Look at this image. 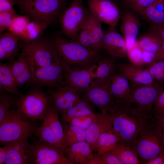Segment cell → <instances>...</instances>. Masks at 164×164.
I'll list each match as a JSON object with an SVG mask.
<instances>
[{
    "instance_id": "obj_1",
    "label": "cell",
    "mask_w": 164,
    "mask_h": 164,
    "mask_svg": "<svg viewBox=\"0 0 164 164\" xmlns=\"http://www.w3.org/2000/svg\"><path fill=\"white\" fill-rule=\"evenodd\" d=\"M112 128L120 142L130 146L140 132L148 125L156 122L152 112L116 100L109 112Z\"/></svg>"
},
{
    "instance_id": "obj_2",
    "label": "cell",
    "mask_w": 164,
    "mask_h": 164,
    "mask_svg": "<svg viewBox=\"0 0 164 164\" xmlns=\"http://www.w3.org/2000/svg\"><path fill=\"white\" fill-rule=\"evenodd\" d=\"M52 41L60 59L72 67H89L102 58L101 52L62 35L56 36Z\"/></svg>"
},
{
    "instance_id": "obj_3",
    "label": "cell",
    "mask_w": 164,
    "mask_h": 164,
    "mask_svg": "<svg viewBox=\"0 0 164 164\" xmlns=\"http://www.w3.org/2000/svg\"><path fill=\"white\" fill-rule=\"evenodd\" d=\"M130 146L146 164L164 151V135L156 122L145 127Z\"/></svg>"
},
{
    "instance_id": "obj_4",
    "label": "cell",
    "mask_w": 164,
    "mask_h": 164,
    "mask_svg": "<svg viewBox=\"0 0 164 164\" xmlns=\"http://www.w3.org/2000/svg\"><path fill=\"white\" fill-rule=\"evenodd\" d=\"M20 11L32 21L48 26L59 18L66 5V0H15Z\"/></svg>"
},
{
    "instance_id": "obj_5",
    "label": "cell",
    "mask_w": 164,
    "mask_h": 164,
    "mask_svg": "<svg viewBox=\"0 0 164 164\" xmlns=\"http://www.w3.org/2000/svg\"><path fill=\"white\" fill-rule=\"evenodd\" d=\"M24 117L16 108L10 110L0 123V142L3 145L28 139L37 127L33 122Z\"/></svg>"
},
{
    "instance_id": "obj_6",
    "label": "cell",
    "mask_w": 164,
    "mask_h": 164,
    "mask_svg": "<svg viewBox=\"0 0 164 164\" xmlns=\"http://www.w3.org/2000/svg\"><path fill=\"white\" fill-rule=\"evenodd\" d=\"M19 47L35 70L48 66L58 57L52 40L41 36L31 41L21 42Z\"/></svg>"
},
{
    "instance_id": "obj_7",
    "label": "cell",
    "mask_w": 164,
    "mask_h": 164,
    "mask_svg": "<svg viewBox=\"0 0 164 164\" xmlns=\"http://www.w3.org/2000/svg\"><path fill=\"white\" fill-rule=\"evenodd\" d=\"M51 101L50 95L36 90L20 96L15 104L16 108L27 119L33 121H43Z\"/></svg>"
},
{
    "instance_id": "obj_8",
    "label": "cell",
    "mask_w": 164,
    "mask_h": 164,
    "mask_svg": "<svg viewBox=\"0 0 164 164\" xmlns=\"http://www.w3.org/2000/svg\"><path fill=\"white\" fill-rule=\"evenodd\" d=\"M90 13L83 0H73L59 17L62 33L67 38L76 40Z\"/></svg>"
},
{
    "instance_id": "obj_9",
    "label": "cell",
    "mask_w": 164,
    "mask_h": 164,
    "mask_svg": "<svg viewBox=\"0 0 164 164\" xmlns=\"http://www.w3.org/2000/svg\"><path fill=\"white\" fill-rule=\"evenodd\" d=\"M58 114L51 101L42 124L37 127L34 134L40 139L61 148L65 152L67 146Z\"/></svg>"
},
{
    "instance_id": "obj_10",
    "label": "cell",
    "mask_w": 164,
    "mask_h": 164,
    "mask_svg": "<svg viewBox=\"0 0 164 164\" xmlns=\"http://www.w3.org/2000/svg\"><path fill=\"white\" fill-rule=\"evenodd\" d=\"M112 78L93 80L81 94V98L91 102L102 113L110 112L116 101L110 90Z\"/></svg>"
},
{
    "instance_id": "obj_11",
    "label": "cell",
    "mask_w": 164,
    "mask_h": 164,
    "mask_svg": "<svg viewBox=\"0 0 164 164\" xmlns=\"http://www.w3.org/2000/svg\"><path fill=\"white\" fill-rule=\"evenodd\" d=\"M60 60L63 70V86L67 85L73 88L81 95L93 80L97 63L89 67L80 68L72 67Z\"/></svg>"
},
{
    "instance_id": "obj_12",
    "label": "cell",
    "mask_w": 164,
    "mask_h": 164,
    "mask_svg": "<svg viewBox=\"0 0 164 164\" xmlns=\"http://www.w3.org/2000/svg\"><path fill=\"white\" fill-rule=\"evenodd\" d=\"M34 164H72L60 148L39 139L32 145Z\"/></svg>"
},
{
    "instance_id": "obj_13",
    "label": "cell",
    "mask_w": 164,
    "mask_h": 164,
    "mask_svg": "<svg viewBox=\"0 0 164 164\" xmlns=\"http://www.w3.org/2000/svg\"><path fill=\"white\" fill-rule=\"evenodd\" d=\"M132 88L130 96L125 101L131 105L151 111H152L158 96L164 89L157 82L151 84L135 86Z\"/></svg>"
},
{
    "instance_id": "obj_14",
    "label": "cell",
    "mask_w": 164,
    "mask_h": 164,
    "mask_svg": "<svg viewBox=\"0 0 164 164\" xmlns=\"http://www.w3.org/2000/svg\"><path fill=\"white\" fill-rule=\"evenodd\" d=\"M88 8L97 19L109 26L115 27L121 15L116 5L110 0H87Z\"/></svg>"
},
{
    "instance_id": "obj_15",
    "label": "cell",
    "mask_w": 164,
    "mask_h": 164,
    "mask_svg": "<svg viewBox=\"0 0 164 164\" xmlns=\"http://www.w3.org/2000/svg\"><path fill=\"white\" fill-rule=\"evenodd\" d=\"M30 84L36 86L50 87L60 84L63 86V70L59 56L48 66L35 70Z\"/></svg>"
},
{
    "instance_id": "obj_16",
    "label": "cell",
    "mask_w": 164,
    "mask_h": 164,
    "mask_svg": "<svg viewBox=\"0 0 164 164\" xmlns=\"http://www.w3.org/2000/svg\"><path fill=\"white\" fill-rule=\"evenodd\" d=\"M27 139L21 140L4 145L7 155L5 164H32V145Z\"/></svg>"
},
{
    "instance_id": "obj_17",
    "label": "cell",
    "mask_w": 164,
    "mask_h": 164,
    "mask_svg": "<svg viewBox=\"0 0 164 164\" xmlns=\"http://www.w3.org/2000/svg\"><path fill=\"white\" fill-rule=\"evenodd\" d=\"M48 93L54 107L61 114L74 106L81 98L75 89L67 85L63 86L55 91L49 90Z\"/></svg>"
},
{
    "instance_id": "obj_18",
    "label": "cell",
    "mask_w": 164,
    "mask_h": 164,
    "mask_svg": "<svg viewBox=\"0 0 164 164\" xmlns=\"http://www.w3.org/2000/svg\"><path fill=\"white\" fill-rule=\"evenodd\" d=\"M115 27L109 26L104 31L103 50L113 56L125 58L127 53L125 41Z\"/></svg>"
},
{
    "instance_id": "obj_19",
    "label": "cell",
    "mask_w": 164,
    "mask_h": 164,
    "mask_svg": "<svg viewBox=\"0 0 164 164\" xmlns=\"http://www.w3.org/2000/svg\"><path fill=\"white\" fill-rule=\"evenodd\" d=\"M112 127L109 112L96 113L94 119L86 130V141L93 150L98 138Z\"/></svg>"
},
{
    "instance_id": "obj_20",
    "label": "cell",
    "mask_w": 164,
    "mask_h": 164,
    "mask_svg": "<svg viewBox=\"0 0 164 164\" xmlns=\"http://www.w3.org/2000/svg\"><path fill=\"white\" fill-rule=\"evenodd\" d=\"M119 69L120 73L127 78L135 86L151 84L157 82L147 70L142 67L126 63L121 64Z\"/></svg>"
},
{
    "instance_id": "obj_21",
    "label": "cell",
    "mask_w": 164,
    "mask_h": 164,
    "mask_svg": "<svg viewBox=\"0 0 164 164\" xmlns=\"http://www.w3.org/2000/svg\"><path fill=\"white\" fill-rule=\"evenodd\" d=\"M121 18L120 29L128 50L136 43L140 26V22L136 16L130 12L124 13Z\"/></svg>"
},
{
    "instance_id": "obj_22",
    "label": "cell",
    "mask_w": 164,
    "mask_h": 164,
    "mask_svg": "<svg viewBox=\"0 0 164 164\" xmlns=\"http://www.w3.org/2000/svg\"><path fill=\"white\" fill-rule=\"evenodd\" d=\"M65 153L72 164H88L95 155L86 141L68 146Z\"/></svg>"
},
{
    "instance_id": "obj_23",
    "label": "cell",
    "mask_w": 164,
    "mask_h": 164,
    "mask_svg": "<svg viewBox=\"0 0 164 164\" xmlns=\"http://www.w3.org/2000/svg\"><path fill=\"white\" fill-rule=\"evenodd\" d=\"M129 81L120 73L113 75L110 88L111 93L115 100L126 101L132 89Z\"/></svg>"
},
{
    "instance_id": "obj_24",
    "label": "cell",
    "mask_w": 164,
    "mask_h": 164,
    "mask_svg": "<svg viewBox=\"0 0 164 164\" xmlns=\"http://www.w3.org/2000/svg\"><path fill=\"white\" fill-rule=\"evenodd\" d=\"M96 113L94 106L92 103L81 98L76 104L61 114V120L64 125L69 123L74 118Z\"/></svg>"
},
{
    "instance_id": "obj_25",
    "label": "cell",
    "mask_w": 164,
    "mask_h": 164,
    "mask_svg": "<svg viewBox=\"0 0 164 164\" xmlns=\"http://www.w3.org/2000/svg\"><path fill=\"white\" fill-rule=\"evenodd\" d=\"M139 15L150 25L164 23V0H156Z\"/></svg>"
},
{
    "instance_id": "obj_26",
    "label": "cell",
    "mask_w": 164,
    "mask_h": 164,
    "mask_svg": "<svg viewBox=\"0 0 164 164\" xmlns=\"http://www.w3.org/2000/svg\"><path fill=\"white\" fill-rule=\"evenodd\" d=\"M121 141L118 135L112 127L99 136L93 150V152L99 155L113 149Z\"/></svg>"
},
{
    "instance_id": "obj_27",
    "label": "cell",
    "mask_w": 164,
    "mask_h": 164,
    "mask_svg": "<svg viewBox=\"0 0 164 164\" xmlns=\"http://www.w3.org/2000/svg\"><path fill=\"white\" fill-rule=\"evenodd\" d=\"M122 164H139L141 162L135 151L130 146L120 141L111 151Z\"/></svg>"
},
{
    "instance_id": "obj_28",
    "label": "cell",
    "mask_w": 164,
    "mask_h": 164,
    "mask_svg": "<svg viewBox=\"0 0 164 164\" xmlns=\"http://www.w3.org/2000/svg\"><path fill=\"white\" fill-rule=\"evenodd\" d=\"M0 83L10 94L20 96L22 95L18 89L15 78L9 64L1 62L0 63Z\"/></svg>"
},
{
    "instance_id": "obj_29",
    "label": "cell",
    "mask_w": 164,
    "mask_h": 164,
    "mask_svg": "<svg viewBox=\"0 0 164 164\" xmlns=\"http://www.w3.org/2000/svg\"><path fill=\"white\" fill-rule=\"evenodd\" d=\"M48 26L37 21H30L26 27L19 36V40L28 42L35 40L40 36Z\"/></svg>"
},
{
    "instance_id": "obj_30",
    "label": "cell",
    "mask_w": 164,
    "mask_h": 164,
    "mask_svg": "<svg viewBox=\"0 0 164 164\" xmlns=\"http://www.w3.org/2000/svg\"><path fill=\"white\" fill-rule=\"evenodd\" d=\"M163 41L159 36L152 32L145 34L137 40L136 44L142 50L157 53Z\"/></svg>"
},
{
    "instance_id": "obj_31",
    "label": "cell",
    "mask_w": 164,
    "mask_h": 164,
    "mask_svg": "<svg viewBox=\"0 0 164 164\" xmlns=\"http://www.w3.org/2000/svg\"><path fill=\"white\" fill-rule=\"evenodd\" d=\"M94 74V79L107 80L114 75L115 64L113 60L109 57L102 58L97 63Z\"/></svg>"
},
{
    "instance_id": "obj_32",
    "label": "cell",
    "mask_w": 164,
    "mask_h": 164,
    "mask_svg": "<svg viewBox=\"0 0 164 164\" xmlns=\"http://www.w3.org/2000/svg\"><path fill=\"white\" fill-rule=\"evenodd\" d=\"M63 128L67 147L77 142L86 141V130L69 123L63 125Z\"/></svg>"
},
{
    "instance_id": "obj_33",
    "label": "cell",
    "mask_w": 164,
    "mask_h": 164,
    "mask_svg": "<svg viewBox=\"0 0 164 164\" xmlns=\"http://www.w3.org/2000/svg\"><path fill=\"white\" fill-rule=\"evenodd\" d=\"M102 23L94 16L90 32L92 49L100 52L104 50L103 42L104 31L102 29Z\"/></svg>"
},
{
    "instance_id": "obj_34",
    "label": "cell",
    "mask_w": 164,
    "mask_h": 164,
    "mask_svg": "<svg viewBox=\"0 0 164 164\" xmlns=\"http://www.w3.org/2000/svg\"><path fill=\"white\" fill-rule=\"evenodd\" d=\"M19 37L9 32L1 33L0 46L8 54L10 59L16 55L18 51Z\"/></svg>"
},
{
    "instance_id": "obj_35",
    "label": "cell",
    "mask_w": 164,
    "mask_h": 164,
    "mask_svg": "<svg viewBox=\"0 0 164 164\" xmlns=\"http://www.w3.org/2000/svg\"><path fill=\"white\" fill-rule=\"evenodd\" d=\"M94 18L93 15L90 13L82 26L76 40L84 46L92 49L90 32Z\"/></svg>"
},
{
    "instance_id": "obj_36",
    "label": "cell",
    "mask_w": 164,
    "mask_h": 164,
    "mask_svg": "<svg viewBox=\"0 0 164 164\" xmlns=\"http://www.w3.org/2000/svg\"><path fill=\"white\" fill-rule=\"evenodd\" d=\"M30 19L26 15H17L7 29L8 32L19 37L30 21Z\"/></svg>"
},
{
    "instance_id": "obj_37",
    "label": "cell",
    "mask_w": 164,
    "mask_h": 164,
    "mask_svg": "<svg viewBox=\"0 0 164 164\" xmlns=\"http://www.w3.org/2000/svg\"><path fill=\"white\" fill-rule=\"evenodd\" d=\"M12 94L5 93L0 94V123L5 118L10 111L11 106L15 104L16 99Z\"/></svg>"
},
{
    "instance_id": "obj_38",
    "label": "cell",
    "mask_w": 164,
    "mask_h": 164,
    "mask_svg": "<svg viewBox=\"0 0 164 164\" xmlns=\"http://www.w3.org/2000/svg\"><path fill=\"white\" fill-rule=\"evenodd\" d=\"M146 69L155 81L164 83V59L153 62Z\"/></svg>"
},
{
    "instance_id": "obj_39",
    "label": "cell",
    "mask_w": 164,
    "mask_h": 164,
    "mask_svg": "<svg viewBox=\"0 0 164 164\" xmlns=\"http://www.w3.org/2000/svg\"><path fill=\"white\" fill-rule=\"evenodd\" d=\"M127 56L131 64L140 67L145 66L143 60V50L136 44L127 50Z\"/></svg>"
},
{
    "instance_id": "obj_40",
    "label": "cell",
    "mask_w": 164,
    "mask_h": 164,
    "mask_svg": "<svg viewBox=\"0 0 164 164\" xmlns=\"http://www.w3.org/2000/svg\"><path fill=\"white\" fill-rule=\"evenodd\" d=\"M27 57L21 53L17 59L10 65H9L14 78L22 73L29 64Z\"/></svg>"
},
{
    "instance_id": "obj_41",
    "label": "cell",
    "mask_w": 164,
    "mask_h": 164,
    "mask_svg": "<svg viewBox=\"0 0 164 164\" xmlns=\"http://www.w3.org/2000/svg\"><path fill=\"white\" fill-rule=\"evenodd\" d=\"M34 70L33 67L29 62L22 73L15 78L17 87H20L25 84L30 83L33 77Z\"/></svg>"
},
{
    "instance_id": "obj_42",
    "label": "cell",
    "mask_w": 164,
    "mask_h": 164,
    "mask_svg": "<svg viewBox=\"0 0 164 164\" xmlns=\"http://www.w3.org/2000/svg\"><path fill=\"white\" fill-rule=\"evenodd\" d=\"M156 0H123L124 3L135 12L139 14Z\"/></svg>"
},
{
    "instance_id": "obj_43",
    "label": "cell",
    "mask_w": 164,
    "mask_h": 164,
    "mask_svg": "<svg viewBox=\"0 0 164 164\" xmlns=\"http://www.w3.org/2000/svg\"><path fill=\"white\" fill-rule=\"evenodd\" d=\"M96 113L74 118L69 123L80 129L86 130L93 121Z\"/></svg>"
},
{
    "instance_id": "obj_44",
    "label": "cell",
    "mask_w": 164,
    "mask_h": 164,
    "mask_svg": "<svg viewBox=\"0 0 164 164\" xmlns=\"http://www.w3.org/2000/svg\"><path fill=\"white\" fill-rule=\"evenodd\" d=\"M17 15L14 9L9 11L0 13V32L8 29L14 18Z\"/></svg>"
},
{
    "instance_id": "obj_45",
    "label": "cell",
    "mask_w": 164,
    "mask_h": 164,
    "mask_svg": "<svg viewBox=\"0 0 164 164\" xmlns=\"http://www.w3.org/2000/svg\"><path fill=\"white\" fill-rule=\"evenodd\" d=\"M152 111L154 116L164 113V89L160 92L156 99Z\"/></svg>"
},
{
    "instance_id": "obj_46",
    "label": "cell",
    "mask_w": 164,
    "mask_h": 164,
    "mask_svg": "<svg viewBox=\"0 0 164 164\" xmlns=\"http://www.w3.org/2000/svg\"><path fill=\"white\" fill-rule=\"evenodd\" d=\"M98 156L102 164H122L116 156L109 152Z\"/></svg>"
},
{
    "instance_id": "obj_47",
    "label": "cell",
    "mask_w": 164,
    "mask_h": 164,
    "mask_svg": "<svg viewBox=\"0 0 164 164\" xmlns=\"http://www.w3.org/2000/svg\"><path fill=\"white\" fill-rule=\"evenodd\" d=\"M149 29L150 32L156 35L164 41V23L150 25Z\"/></svg>"
},
{
    "instance_id": "obj_48",
    "label": "cell",
    "mask_w": 164,
    "mask_h": 164,
    "mask_svg": "<svg viewBox=\"0 0 164 164\" xmlns=\"http://www.w3.org/2000/svg\"><path fill=\"white\" fill-rule=\"evenodd\" d=\"M15 4V0H0V13L12 10Z\"/></svg>"
},
{
    "instance_id": "obj_49",
    "label": "cell",
    "mask_w": 164,
    "mask_h": 164,
    "mask_svg": "<svg viewBox=\"0 0 164 164\" xmlns=\"http://www.w3.org/2000/svg\"><path fill=\"white\" fill-rule=\"evenodd\" d=\"M145 164H164V151Z\"/></svg>"
},
{
    "instance_id": "obj_50",
    "label": "cell",
    "mask_w": 164,
    "mask_h": 164,
    "mask_svg": "<svg viewBox=\"0 0 164 164\" xmlns=\"http://www.w3.org/2000/svg\"><path fill=\"white\" fill-rule=\"evenodd\" d=\"M157 124L160 127L164 135V113L155 116Z\"/></svg>"
},
{
    "instance_id": "obj_51",
    "label": "cell",
    "mask_w": 164,
    "mask_h": 164,
    "mask_svg": "<svg viewBox=\"0 0 164 164\" xmlns=\"http://www.w3.org/2000/svg\"><path fill=\"white\" fill-rule=\"evenodd\" d=\"M7 152L3 147H0V164H5L7 158Z\"/></svg>"
},
{
    "instance_id": "obj_52",
    "label": "cell",
    "mask_w": 164,
    "mask_h": 164,
    "mask_svg": "<svg viewBox=\"0 0 164 164\" xmlns=\"http://www.w3.org/2000/svg\"><path fill=\"white\" fill-rule=\"evenodd\" d=\"M164 59V41L163 42L160 48L156 53V61Z\"/></svg>"
},
{
    "instance_id": "obj_53",
    "label": "cell",
    "mask_w": 164,
    "mask_h": 164,
    "mask_svg": "<svg viewBox=\"0 0 164 164\" xmlns=\"http://www.w3.org/2000/svg\"><path fill=\"white\" fill-rule=\"evenodd\" d=\"M10 59L9 56L5 50L1 46H0V59L3 60Z\"/></svg>"
}]
</instances>
